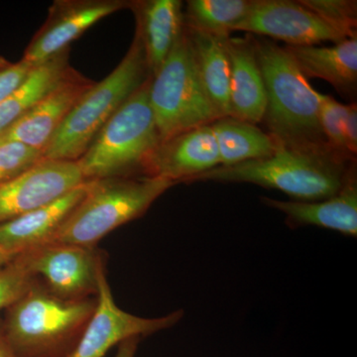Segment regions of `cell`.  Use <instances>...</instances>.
<instances>
[{
	"mask_svg": "<svg viewBox=\"0 0 357 357\" xmlns=\"http://www.w3.org/2000/svg\"><path fill=\"white\" fill-rule=\"evenodd\" d=\"M255 38L266 93L262 122L267 133L287 149L335 153L319 126L321 93L312 88L284 47L264 37Z\"/></svg>",
	"mask_w": 357,
	"mask_h": 357,
	"instance_id": "cell-1",
	"label": "cell"
},
{
	"mask_svg": "<svg viewBox=\"0 0 357 357\" xmlns=\"http://www.w3.org/2000/svg\"><path fill=\"white\" fill-rule=\"evenodd\" d=\"M96 303V297H59L36 278L4 311L2 333L16 357H68L95 314Z\"/></svg>",
	"mask_w": 357,
	"mask_h": 357,
	"instance_id": "cell-2",
	"label": "cell"
},
{
	"mask_svg": "<svg viewBox=\"0 0 357 357\" xmlns=\"http://www.w3.org/2000/svg\"><path fill=\"white\" fill-rule=\"evenodd\" d=\"M354 174V160L342 155L295 151L278 145L272 156L218 166L192 183H248L278 190L296 201L316 202L335 196Z\"/></svg>",
	"mask_w": 357,
	"mask_h": 357,
	"instance_id": "cell-3",
	"label": "cell"
},
{
	"mask_svg": "<svg viewBox=\"0 0 357 357\" xmlns=\"http://www.w3.org/2000/svg\"><path fill=\"white\" fill-rule=\"evenodd\" d=\"M151 76L139 36H135L121 62L95 83L70 109L45 149V159L77 161L100 129Z\"/></svg>",
	"mask_w": 357,
	"mask_h": 357,
	"instance_id": "cell-4",
	"label": "cell"
},
{
	"mask_svg": "<svg viewBox=\"0 0 357 357\" xmlns=\"http://www.w3.org/2000/svg\"><path fill=\"white\" fill-rule=\"evenodd\" d=\"M150 79L110 117L77 160L86 182L142 176L145 162L161 142L149 102Z\"/></svg>",
	"mask_w": 357,
	"mask_h": 357,
	"instance_id": "cell-5",
	"label": "cell"
},
{
	"mask_svg": "<svg viewBox=\"0 0 357 357\" xmlns=\"http://www.w3.org/2000/svg\"><path fill=\"white\" fill-rule=\"evenodd\" d=\"M173 185L170 181L145 176L89 181L86 196L55 241L98 246L110 232L142 217Z\"/></svg>",
	"mask_w": 357,
	"mask_h": 357,
	"instance_id": "cell-6",
	"label": "cell"
},
{
	"mask_svg": "<svg viewBox=\"0 0 357 357\" xmlns=\"http://www.w3.org/2000/svg\"><path fill=\"white\" fill-rule=\"evenodd\" d=\"M149 102L161 141L218 119L201 83L185 27L150 79Z\"/></svg>",
	"mask_w": 357,
	"mask_h": 357,
	"instance_id": "cell-7",
	"label": "cell"
},
{
	"mask_svg": "<svg viewBox=\"0 0 357 357\" xmlns=\"http://www.w3.org/2000/svg\"><path fill=\"white\" fill-rule=\"evenodd\" d=\"M23 253L33 274L64 299L96 297L100 278L107 273L105 253L98 246L53 241Z\"/></svg>",
	"mask_w": 357,
	"mask_h": 357,
	"instance_id": "cell-8",
	"label": "cell"
},
{
	"mask_svg": "<svg viewBox=\"0 0 357 357\" xmlns=\"http://www.w3.org/2000/svg\"><path fill=\"white\" fill-rule=\"evenodd\" d=\"M96 300L95 314L68 357H107L110 349L124 340L172 328L184 316L182 310L158 318H143L124 311L115 302L107 273L100 278Z\"/></svg>",
	"mask_w": 357,
	"mask_h": 357,
	"instance_id": "cell-9",
	"label": "cell"
},
{
	"mask_svg": "<svg viewBox=\"0 0 357 357\" xmlns=\"http://www.w3.org/2000/svg\"><path fill=\"white\" fill-rule=\"evenodd\" d=\"M236 31L280 40L293 47L347 39L300 1L290 0H250L248 13Z\"/></svg>",
	"mask_w": 357,
	"mask_h": 357,
	"instance_id": "cell-10",
	"label": "cell"
},
{
	"mask_svg": "<svg viewBox=\"0 0 357 357\" xmlns=\"http://www.w3.org/2000/svg\"><path fill=\"white\" fill-rule=\"evenodd\" d=\"M124 0H59L33 37L23 60L38 66L70 49V45L107 16L128 8Z\"/></svg>",
	"mask_w": 357,
	"mask_h": 357,
	"instance_id": "cell-11",
	"label": "cell"
},
{
	"mask_svg": "<svg viewBox=\"0 0 357 357\" xmlns=\"http://www.w3.org/2000/svg\"><path fill=\"white\" fill-rule=\"evenodd\" d=\"M84 182L77 161L41 160L0 185V225L56 201Z\"/></svg>",
	"mask_w": 357,
	"mask_h": 357,
	"instance_id": "cell-12",
	"label": "cell"
},
{
	"mask_svg": "<svg viewBox=\"0 0 357 357\" xmlns=\"http://www.w3.org/2000/svg\"><path fill=\"white\" fill-rule=\"evenodd\" d=\"M93 84L95 82L70 67L49 93L0 134V144L22 143L44 153L70 109Z\"/></svg>",
	"mask_w": 357,
	"mask_h": 357,
	"instance_id": "cell-13",
	"label": "cell"
},
{
	"mask_svg": "<svg viewBox=\"0 0 357 357\" xmlns=\"http://www.w3.org/2000/svg\"><path fill=\"white\" fill-rule=\"evenodd\" d=\"M220 165L217 142L208 124L162 140L145 162L142 176L177 185L192 183L197 176Z\"/></svg>",
	"mask_w": 357,
	"mask_h": 357,
	"instance_id": "cell-14",
	"label": "cell"
},
{
	"mask_svg": "<svg viewBox=\"0 0 357 357\" xmlns=\"http://www.w3.org/2000/svg\"><path fill=\"white\" fill-rule=\"evenodd\" d=\"M88 185L84 182L56 201L0 225V245L16 256L55 241L66 220L86 196Z\"/></svg>",
	"mask_w": 357,
	"mask_h": 357,
	"instance_id": "cell-15",
	"label": "cell"
},
{
	"mask_svg": "<svg viewBox=\"0 0 357 357\" xmlns=\"http://www.w3.org/2000/svg\"><path fill=\"white\" fill-rule=\"evenodd\" d=\"M230 65V109L231 116L257 124L266 109V93L256 54L255 36L225 40Z\"/></svg>",
	"mask_w": 357,
	"mask_h": 357,
	"instance_id": "cell-16",
	"label": "cell"
},
{
	"mask_svg": "<svg viewBox=\"0 0 357 357\" xmlns=\"http://www.w3.org/2000/svg\"><path fill=\"white\" fill-rule=\"evenodd\" d=\"M262 203L283 213L286 223L296 227H321L344 236H357V180L354 174L337 194L316 202L261 199Z\"/></svg>",
	"mask_w": 357,
	"mask_h": 357,
	"instance_id": "cell-17",
	"label": "cell"
},
{
	"mask_svg": "<svg viewBox=\"0 0 357 357\" xmlns=\"http://www.w3.org/2000/svg\"><path fill=\"white\" fill-rule=\"evenodd\" d=\"M182 6L178 0L129 1L151 76L164 64L184 30Z\"/></svg>",
	"mask_w": 357,
	"mask_h": 357,
	"instance_id": "cell-18",
	"label": "cell"
},
{
	"mask_svg": "<svg viewBox=\"0 0 357 357\" xmlns=\"http://www.w3.org/2000/svg\"><path fill=\"white\" fill-rule=\"evenodd\" d=\"M285 50L307 77H319L340 93H354L357 84V37L331 47L285 46Z\"/></svg>",
	"mask_w": 357,
	"mask_h": 357,
	"instance_id": "cell-19",
	"label": "cell"
},
{
	"mask_svg": "<svg viewBox=\"0 0 357 357\" xmlns=\"http://www.w3.org/2000/svg\"><path fill=\"white\" fill-rule=\"evenodd\" d=\"M185 29L191 41L199 79L211 107L218 119L231 116L230 65L225 39L215 38L187 27Z\"/></svg>",
	"mask_w": 357,
	"mask_h": 357,
	"instance_id": "cell-20",
	"label": "cell"
},
{
	"mask_svg": "<svg viewBox=\"0 0 357 357\" xmlns=\"http://www.w3.org/2000/svg\"><path fill=\"white\" fill-rule=\"evenodd\" d=\"M217 142L220 166H231L243 162L267 158L276 151L278 144L269 133L255 124L227 116L211 123Z\"/></svg>",
	"mask_w": 357,
	"mask_h": 357,
	"instance_id": "cell-21",
	"label": "cell"
},
{
	"mask_svg": "<svg viewBox=\"0 0 357 357\" xmlns=\"http://www.w3.org/2000/svg\"><path fill=\"white\" fill-rule=\"evenodd\" d=\"M69 50L37 66L27 81L0 102V134L22 117L64 77L70 67Z\"/></svg>",
	"mask_w": 357,
	"mask_h": 357,
	"instance_id": "cell-22",
	"label": "cell"
},
{
	"mask_svg": "<svg viewBox=\"0 0 357 357\" xmlns=\"http://www.w3.org/2000/svg\"><path fill=\"white\" fill-rule=\"evenodd\" d=\"M250 0H189L185 27L218 39L229 38L248 13Z\"/></svg>",
	"mask_w": 357,
	"mask_h": 357,
	"instance_id": "cell-23",
	"label": "cell"
},
{
	"mask_svg": "<svg viewBox=\"0 0 357 357\" xmlns=\"http://www.w3.org/2000/svg\"><path fill=\"white\" fill-rule=\"evenodd\" d=\"M303 6L309 8L337 30L345 38L356 37L357 2L356 0H299Z\"/></svg>",
	"mask_w": 357,
	"mask_h": 357,
	"instance_id": "cell-24",
	"label": "cell"
},
{
	"mask_svg": "<svg viewBox=\"0 0 357 357\" xmlns=\"http://www.w3.org/2000/svg\"><path fill=\"white\" fill-rule=\"evenodd\" d=\"M36 278L25 253L16 255L0 269V312L6 311L20 300Z\"/></svg>",
	"mask_w": 357,
	"mask_h": 357,
	"instance_id": "cell-25",
	"label": "cell"
},
{
	"mask_svg": "<svg viewBox=\"0 0 357 357\" xmlns=\"http://www.w3.org/2000/svg\"><path fill=\"white\" fill-rule=\"evenodd\" d=\"M347 105L338 102L333 96L321 95L319 102V121L324 136H325L328 146L335 153L342 155L351 160L345 144L344 133V119Z\"/></svg>",
	"mask_w": 357,
	"mask_h": 357,
	"instance_id": "cell-26",
	"label": "cell"
},
{
	"mask_svg": "<svg viewBox=\"0 0 357 357\" xmlns=\"http://www.w3.org/2000/svg\"><path fill=\"white\" fill-rule=\"evenodd\" d=\"M44 159L43 152L18 142L0 144V185Z\"/></svg>",
	"mask_w": 357,
	"mask_h": 357,
	"instance_id": "cell-27",
	"label": "cell"
},
{
	"mask_svg": "<svg viewBox=\"0 0 357 357\" xmlns=\"http://www.w3.org/2000/svg\"><path fill=\"white\" fill-rule=\"evenodd\" d=\"M36 67L23 59L18 62H10L0 56V102L15 93Z\"/></svg>",
	"mask_w": 357,
	"mask_h": 357,
	"instance_id": "cell-28",
	"label": "cell"
},
{
	"mask_svg": "<svg viewBox=\"0 0 357 357\" xmlns=\"http://www.w3.org/2000/svg\"><path fill=\"white\" fill-rule=\"evenodd\" d=\"M345 144L349 154L356 158L357 154V107L356 102L347 105L344 119Z\"/></svg>",
	"mask_w": 357,
	"mask_h": 357,
	"instance_id": "cell-29",
	"label": "cell"
},
{
	"mask_svg": "<svg viewBox=\"0 0 357 357\" xmlns=\"http://www.w3.org/2000/svg\"><path fill=\"white\" fill-rule=\"evenodd\" d=\"M140 337H131L124 340L119 345L115 357H135L137 352L138 344H139Z\"/></svg>",
	"mask_w": 357,
	"mask_h": 357,
	"instance_id": "cell-30",
	"label": "cell"
},
{
	"mask_svg": "<svg viewBox=\"0 0 357 357\" xmlns=\"http://www.w3.org/2000/svg\"><path fill=\"white\" fill-rule=\"evenodd\" d=\"M0 357H16L2 333L1 321H0Z\"/></svg>",
	"mask_w": 357,
	"mask_h": 357,
	"instance_id": "cell-31",
	"label": "cell"
},
{
	"mask_svg": "<svg viewBox=\"0 0 357 357\" xmlns=\"http://www.w3.org/2000/svg\"><path fill=\"white\" fill-rule=\"evenodd\" d=\"M14 257L15 256L10 255L8 251H6V249L0 245V269H2L6 265L8 264Z\"/></svg>",
	"mask_w": 357,
	"mask_h": 357,
	"instance_id": "cell-32",
	"label": "cell"
}]
</instances>
